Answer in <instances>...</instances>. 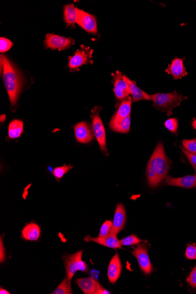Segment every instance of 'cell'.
I'll list each match as a JSON object with an SVG mask.
<instances>
[{
	"instance_id": "obj_12",
	"label": "cell",
	"mask_w": 196,
	"mask_h": 294,
	"mask_svg": "<svg viewBox=\"0 0 196 294\" xmlns=\"http://www.w3.org/2000/svg\"><path fill=\"white\" fill-rule=\"evenodd\" d=\"M126 222V214L125 208L122 204H118L114 215L112 227L110 232L117 235L125 227Z\"/></svg>"
},
{
	"instance_id": "obj_29",
	"label": "cell",
	"mask_w": 196,
	"mask_h": 294,
	"mask_svg": "<svg viewBox=\"0 0 196 294\" xmlns=\"http://www.w3.org/2000/svg\"><path fill=\"white\" fill-rule=\"evenodd\" d=\"M182 144L186 150L196 155V139L192 140H184Z\"/></svg>"
},
{
	"instance_id": "obj_31",
	"label": "cell",
	"mask_w": 196,
	"mask_h": 294,
	"mask_svg": "<svg viewBox=\"0 0 196 294\" xmlns=\"http://www.w3.org/2000/svg\"><path fill=\"white\" fill-rule=\"evenodd\" d=\"M13 44L11 41L5 38H0V52L5 53L12 47Z\"/></svg>"
},
{
	"instance_id": "obj_6",
	"label": "cell",
	"mask_w": 196,
	"mask_h": 294,
	"mask_svg": "<svg viewBox=\"0 0 196 294\" xmlns=\"http://www.w3.org/2000/svg\"><path fill=\"white\" fill-rule=\"evenodd\" d=\"M132 254L138 260L140 269L143 273L146 275L152 273L153 267L150 262L148 250L145 245H138L132 252Z\"/></svg>"
},
{
	"instance_id": "obj_36",
	"label": "cell",
	"mask_w": 196,
	"mask_h": 294,
	"mask_svg": "<svg viewBox=\"0 0 196 294\" xmlns=\"http://www.w3.org/2000/svg\"><path fill=\"white\" fill-rule=\"evenodd\" d=\"M78 269L79 271H83V272H88V267L87 264L82 260L80 261L79 264H78Z\"/></svg>"
},
{
	"instance_id": "obj_2",
	"label": "cell",
	"mask_w": 196,
	"mask_h": 294,
	"mask_svg": "<svg viewBox=\"0 0 196 294\" xmlns=\"http://www.w3.org/2000/svg\"><path fill=\"white\" fill-rule=\"evenodd\" d=\"M150 101L154 103L155 107L160 111L167 113L169 116L172 114V110L178 107L182 101L188 99L178 94L175 91L169 93H156L150 95Z\"/></svg>"
},
{
	"instance_id": "obj_19",
	"label": "cell",
	"mask_w": 196,
	"mask_h": 294,
	"mask_svg": "<svg viewBox=\"0 0 196 294\" xmlns=\"http://www.w3.org/2000/svg\"><path fill=\"white\" fill-rule=\"evenodd\" d=\"M124 79H125L126 82L128 85L130 94L133 97V101L138 102L143 101V100H147V101H150V95L142 89H140L136 86V84L129 79L125 75H123Z\"/></svg>"
},
{
	"instance_id": "obj_11",
	"label": "cell",
	"mask_w": 196,
	"mask_h": 294,
	"mask_svg": "<svg viewBox=\"0 0 196 294\" xmlns=\"http://www.w3.org/2000/svg\"><path fill=\"white\" fill-rule=\"evenodd\" d=\"M85 240L87 242L94 241L95 243L103 245L104 247L113 248V249H117V248H122V245L120 244V240L117 237V235L110 232L108 235L103 238H93L90 235H88Z\"/></svg>"
},
{
	"instance_id": "obj_32",
	"label": "cell",
	"mask_w": 196,
	"mask_h": 294,
	"mask_svg": "<svg viewBox=\"0 0 196 294\" xmlns=\"http://www.w3.org/2000/svg\"><path fill=\"white\" fill-rule=\"evenodd\" d=\"M186 257L188 260H196V246L194 245H190L186 248L185 253Z\"/></svg>"
},
{
	"instance_id": "obj_37",
	"label": "cell",
	"mask_w": 196,
	"mask_h": 294,
	"mask_svg": "<svg viewBox=\"0 0 196 294\" xmlns=\"http://www.w3.org/2000/svg\"><path fill=\"white\" fill-rule=\"evenodd\" d=\"M110 294L108 291H107L105 289H104L102 286L100 287L99 290L98 291L97 294Z\"/></svg>"
},
{
	"instance_id": "obj_25",
	"label": "cell",
	"mask_w": 196,
	"mask_h": 294,
	"mask_svg": "<svg viewBox=\"0 0 196 294\" xmlns=\"http://www.w3.org/2000/svg\"><path fill=\"white\" fill-rule=\"evenodd\" d=\"M146 175L150 187H155L158 186L160 182H161V180L160 179L158 174L149 165L147 167Z\"/></svg>"
},
{
	"instance_id": "obj_10",
	"label": "cell",
	"mask_w": 196,
	"mask_h": 294,
	"mask_svg": "<svg viewBox=\"0 0 196 294\" xmlns=\"http://www.w3.org/2000/svg\"><path fill=\"white\" fill-rule=\"evenodd\" d=\"M114 93L117 99H125L130 95L128 85L122 73L117 71L114 75Z\"/></svg>"
},
{
	"instance_id": "obj_15",
	"label": "cell",
	"mask_w": 196,
	"mask_h": 294,
	"mask_svg": "<svg viewBox=\"0 0 196 294\" xmlns=\"http://www.w3.org/2000/svg\"><path fill=\"white\" fill-rule=\"evenodd\" d=\"M122 266L118 253H116L109 264L107 277L111 284H115L122 273Z\"/></svg>"
},
{
	"instance_id": "obj_7",
	"label": "cell",
	"mask_w": 196,
	"mask_h": 294,
	"mask_svg": "<svg viewBox=\"0 0 196 294\" xmlns=\"http://www.w3.org/2000/svg\"><path fill=\"white\" fill-rule=\"evenodd\" d=\"M75 43L74 39L60 35L48 34L45 37V45L52 50H64Z\"/></svg>"
},
{
	"instance_id": "obj_16",
	"label": "cell",
	"mask_w": 196,
	"mask_h": 294,
	"mask_svg": "<svg viewBox=\"0 0 196 294\" xmlns=\"http://www.w3.org/2000/svg\"><path fill=\"white\" fill-rule=\"evenodd\" d=\"M75 282L86 294H97L98 291L102 287L98 281L92 277L78 279Z\"/></svg>"
},
{
	"instance_id": "obj_17",
	"label": "cell",
	"mask_w": 196,
	"mask_h": 294,
	"mask_svg": "<svg viewBox=\"0 0 196 294\" xmlns=\"http://www.w3.org/2000/svg\"><path fill=\"white\" fill-rule=\"evenodd\" d=\"M166 73L171 74L175 79L182 78L188 75L187 71L184 67V61L180 58L173 60L171 65H169Z\"/></svg>"
},
{
	"instance_id": "obj_14",
	"label": "cell",
	"mask_w": 196,
	"mask_h": 294,
	"mask_svg": "<svg viewBox=\"0 0 196 294\" xmlns=\"http://www.w3.org/2000/svg\"><path fill=\"white\" fill-rule=\"evenodd\" d=\"M166 182L169 186L184 187V188L191 189L196 187V175H189L180 178H173L167 176L165 178Z\"/></svg>"
},
{
	"instance_id": "obj_13",
	"label": "cell",
	"mask_w": 196,
	"mask_h": 294,
	"mask_svg": "<svg viewBox=\"0 0 196 294\" xmlns=\"http://www.w3.org/2000/svg\"><path fill=\"white\" fill-rule=\"evenodd\" d=\"M75 137L78 142L88 144L93 140V135L90 126L86 122H80L74 128Z\"/></svg>"
},
{
	"instance_id": "obj_26",
	"label": "cell",
	"mask_w": 196,
	"mask_h": 294,
	"mask_svg": "<svg viewBox=\"0 0 196 294\" xmlns=\"http://www.w3.org/2000/svg\"><path fill=\"white\" fill-rule=\"evenodd\" d=\"M73 166L71 165H66L64 164L63 166L57 167L52 171V174L57 180H60L63 177L64 174H66L69 171L73 169Z\"/></svg>"
},
{
	"instance_id": "obj_3",
	"label": "cell",
	"mask_w": 196,
	"mask_h": 294,
	"mask_svg": "<svg viewBox=\"0 0 196 294\" xmlns=\"http://www.w3.org/2000/svg\"><path fill=\"white\" fill-rule=\"evenodd\" d=\"M148 165L155 171L161 181L167 176L171 161L165 154L164 147L161 142L157 145L154 152L150 157Z\"/></svg>"
},
{
	"instance_id": "obj_33",
	"label": "cell",
	"mask_w": 196,
	"mask_h": 294,
	"mask_svg": "<svg viewBox=\"0 0 196 294\" xmlns=\"http://www.w3.org/2000/svg\"><path fill=\"white\" fill-rule=\"evenodd\" d=\"M181 149L184 151L186 157H188L189 162H190L192 166L194 167L196 173V155L189 152V151L186 150L184 147H181Z\"/></svg>"
},
{
	"instance_id": "obj_20",
	"label": "cell",
	"mask_w": 196,
	"mask_h": 294,
	"mask_svg": "<svg viewBox=\"0 0 196 294\" xmlns=\"http://www.w3.org/2000/svg\"><path fill=\"white\" fill-rule=\"evenodd\" d=\"M41 236V229L34 222H30L22 230V237L25 240L37 241Z\"/></svg>"
},
{
	"instance_id": "obj_39",
	"label": "cell",
	"mask_w": 196,
	"mask_h": 294,
	"mask_svg": "<svg viewBox=\"0 0 196 294\" xmlns=\"http://www.w3.org/2000/svg\"><path fill=\"white\" fill-rule=\"evenodd\" d=\"M192 126L196 130V119L193 122Z\"/></svg>"
},
{
	"instance_id": "obj_21",
	"label": "cell",
	"mask_w": 196,
	"mask_h": 294,
	"mask_svg": "<svg viewBox=\"0 0 196 294\" xmlns=\"http://www.w3.org/2000/svg\"><path fill=\"white\" fill-rule=\"evenodd\" d=\"M77 8L73 4H68L64 6V20L68 25H74L77 22Z\"/></svg>"
},
{
	"instance_id": "obj_4",
	"label": "cell",
	"mask_w": 196,
	"mask_h": 294,
	"mask_svg": "<svg viewBox=\"0 0 196 294\" xmlns=\"http://www.w3.org/2000/svg\"><path fill=\"white\" fill-rule=\"evenodd\" d=\"M99 111L100 110L98 107L93 111V131L101 150L105 153L107 151L106 134L102 121L99 116Z\"/></svg>"
},
{
	"instance_id": "obj_27",
	"label": "cell",
	"mask_w": 196,
	"mask_h": 294,
	"mask_svg": "<svg viewBox=\"0 0 196 294\" xmlns=\"http://www.w3.org/2000/svg\"><path fill=\"white\" fill-rule=\"evenodd\" d=\"M141 240L137 237L136 235H130L120 240V244L122 246H130L140 243Z\"/></svg>"
},
{
	"instance_id": "obj_22",
	"label": "cell",
	"mask_w": 196,
	"mask_h": 294,
	"mask_svg": "<svg viewBox=\"0 0 196 294\" xmlns=\"http://www.w3.org/2000/svg\"><path fill=\"white\" fill-rule=\"evenodd\" d=\"M24 124L20 120L16 119L9 124L8 127V135L11 139H16L20 137L23 132Z\"/></svg>"
},
{
	"instance_id": "obj_5",
	"label": "cell",
	"mask_w": 196,
	"mask_h": 294,
	"mask_svg": "<svg viewBox=\"0 0 196 294\" xmlns=\"http://www.w3.org/2000/svg\"><path fill=\"white\" fill-rule=\"evenodd\" d=\"M93 50L89 47L82 45L81 50H78L73 57H70L69 67L72 70H77L83 65L93 63Z\"/></svg>"
},
{
	"instance_id": "obj_1",
	"label": "cell",
	"mask_w": 196,
	"mask_h": 294,
	"mask_svg": "<svg viewBox=\"0 0 196 294\" xmlns=\"http://www.w3.org/2000/svg\"><path fill=\"white\" fill-rule=\"evenodd\" d=\"M3 80L12 106H15L24 85V77L18 70L4 55L1 56Z\"/></svg>"
},
{
	"instance_id": "obj_38",
	"label": "cell",
	"mask_w": 196,
	"mask_h": 294,
	"mask_svg": "<svg viewBox=\"0 0 196 294\" xmlns=\"http://www.w3.org/2000/svg\"><path fill=\"white\" fill-rule=\"evenodd\" d=\"M0 294H9L10 293H9V292H8V291H6L5 289H0Z\"/></svg>"
},
{
	"instance_id": "obj_30",
	"label": "cell",
	"mask_w": 196,
	"mask_h": 294,
	"mask_svg": "<svg viewBox=\"0 0 196 294\" xmlns=\"http://www.w3.org/2000/svg\"><path fill=\"white\" fill-rule=\"evenodd\" d=\"M165 127L172 133H176L178 129V121L175 118L169 119L165 122Z\"/></svg>"
},
{
	"instance_id": "obj_24",
	"label": "cell",
	"mask_w": 196,
	"mask_h": 294,
	"mask_svg": "<svg viewBox=\"0 0 196 294\" xmlns=\"http://www.w3.org/2000/svg\"><path fill=\"white\" fill-rule=\"evenodd\" d=\"M52 294H73L71 287V280L65 277L63 282L57 287Z\"/></svg>"
},
{
	"instance_id": "obj_34",
	"label": "cell",
	"mask_w": 196,
	"mask_h": 294,
	"mask_svg": "<svg viewBox=\"0 0 196 294\" xmlns=\"http://www.w3.org/2000/svg\"><path fill=\"white\" fill-rule=\"evenodd\" d=\"M187 282L192 288L196 289V266L188 278Z\"/></svg>"
},
{
	"instance_id": "obj_35",
	"label": "cell",
	"mask_w": 196,
	"mask_h": 294,
	"mask_svg": "<svg viewBox=\"0 0 196 294\" xmlns=\"http://www.w3.org/2000/svg\"><path fill=\"white\" fill-rule=\"evenodd\" d=\"M0 262L1 263L4 262L5 260V251L4 244L2 238L1 237V241H0Z\"/></svg>"
},
{
	"instance_id": "obj_23",
	"label": "cell",
	"mask_w": 196,
	"mask_h": 294,
	"mask_svg": "<svg viewBox=\"0 0 196 294\" xmlns=\"http://www.w3.org/2000/svg\"><path fill=\"white\" fill-rule=\"evenodd\" d=\"M130 123H131V119H130V116H129L122 119V121L116 123L110 128L118 133L126 134L130 131Z\"/></svg>"
},
{
	"instance_id": "obj_28",
	"label": "cell",
	"mask_w": 196,
	"mask_h": 294,
	"mask_svg": "<svg viewBox=\"0 0 196 294\" xmlns=\"http://www.w3.org/2000/svg\"><path fill=\"white\" fill-rule=\"evenodd\" d=\"M112 227V222L109 220H106L103 222V224L101 226L100 229L99 234L98 237L103 238L107 236L110 234L111 229Z\"/></svg>"
},
{
	"instance_id": "obj_9",
	"label": "cell",
	"mask_w": 196,
	"mask_h": 294,
	"mask_svg": "<svg viewBox=\"0 0 196 294\" xmlns=\"http://www.w3.org/2000/svg\"><path fill=\"white\" fill-rule=\"evenodd\" d=\"M83 251H78L77 253L64 256V266L66 269L67 277L71 280L78 270V267L83 257Z\"/></svg>"
},
{
	"instance_id": "obj_18",
	"label": "cell",
	"mask_w": 196,
	"mask_h": 294,
	"mask_svg": "<svg viewBox=\"0 0 196 294\" xmlns=\"http://www.w3.org/2000/svg\"><path fill=\"white\" fill-rule=\"evenodd\" d=\"M132 101H123L120 103L118 109L116 114L113 115L109 123V127L116 124V123L122 121V119L130 116L131 112Z\"/></svg>"
},
{
	"instance_id": "obj_8",
	"label": "cell",
	"mask_w": 196,
	"mask_h": 294,
	"mask_svg": "<svg viewBox=\"0 0 196 294\" xmlns=\"http://www.w3.org/2000/svg\"><path fill=\"white\" fill-rule=\"evenodd\" d=\"M77 22L82 28L90 33L94 34L97 33V22L94 15L77 8Z\"/></svg>"
}]
</instances>
